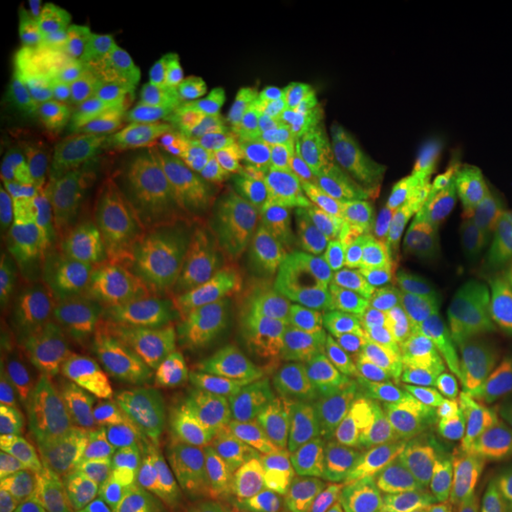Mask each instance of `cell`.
Segmentation results:
<instances>
[{"mask_svg":"<svg viewBox=\"0 0 512 512\" xmlns=\"http://www.w3.org/2000/svg\"><path fill=\"white\" fill-rule=\"evenodd\" d=\"M72 12L76 38L83 48L95 55L102 34H105L107 19H110V15H105V3L102 0H72Z\"/></svg>","mask_w":512,"mask_h":512,"instance_id":"obj_35","label":"cell"},{"mask_svg":"<svg viewBox=\"0 0 512 512\" xmlns=\"http://www.w3.org/2000/svg\"><path fill=\"white\" fill-rule=\"evenodd\" d=\"M266 347L264 339L190 332L145 356L126 403L124 451L150 446L233 399Z\"/></svg>","mask_w":512,"mask_h":512,"instance_id":"obj_2","label":"cell"},{"mask_svg":"<svg viewBox=\"0 0 512 512\" xmlns=\"http://www.w3.org/2000/svg\"><path fill=\"white\" fill-rule=\"evenodd\" d=\"M430 325L434 316L422 306H330L268 344L264 356L273 368L294 377L354 368L380 370L408 337Z\"/></svg>","mask_w":512,"mask_h":512,"instance_id":"obj_4","label":"cell"},{"mask_svg":"<svg viewBox=\"0 0 512 512\" xmlns=\"http://www.w3.org/2000/svg\"><path fill=\"white\" fill-rule=\"evenodd\" d=\"M60 204L62 214L72 223L76 238L95 261L133 249L131 197L114 190L88 188V185L50 183L36 174Z\"/></svg>","mask_w":512,"mask_h":512,"instance_id":"obj_17","label":"cell"},{"mask_svg":"<svg viewBox=\"0 0 512 512\" xmlns=\"http://www.w3.org/2000/svg\"><path fill=\"white\" fill-rule=\"evenodd\" d=\"M0 512H34V498L8 465L0 470Z\"/></svg>","mask_w":512,"mask_h":512,"instance_id":"obj_37","label":"cell"},{"mask_svg":"<svg viewBox=\"0 0 512 512\" xmlns=\"http://www.w3.org/2000/svg\"><path fill=\"white\" fill-rule=\"evenodd\" d=\"M297 266L313 264H292V261L271 259V256L245 247L242 242H230L219 252L209 254L200 264L192 266L190 275L181 283L174 304L176 328L195 332L204 320L214 316L216 311L233 302V299H238L240 294L252 290L268 275Z\"/></svg>","mask_w":512,"mask_h":512,"instance_id":"obj_10","label":"cell"},{"mask_svg":"<svg viewBox=\"0 0 512 512\" xmlns=\"http://www.w3.org/2000/svg\"><path fill=\"white\" fill-rule=\"evenodd\" d=\"M396 354L415 382L451 399L475 366V351L451 330L437 325L415 332L396 349Z\"/></svg>","mask_w":512,"mask_h":512,"instance_id":"obj_23","label":"cell"},{"mask_svg":"<svg viewBox=\"0 0 512 512\" xmlns=\"http://www.w3.org/2000/svg\"><path fill=\"white\" fill-rule=\"evenodd\" d=\"M437 278H491L512 287V245L489 249V252L458 256Z\"/></svg>","mask_w":512,"mask_h":512,"instance_id":"obj_33","label":"cell"},{"mask_svg":"<svg viewBox=\"0 0 512 512\" xmlns=\"http://www.w3.org/2000/svg\"><path fill=\"white\" fill-rule=\"evenodd\" d=\"M19 242L24 254L57 283L67 287L91 285L98 261L83 249L60 204L38 178L31 185L19 223Z\"/></svg>","mask_w":512,"mask_h":512,"instance_id":"obj_15","label":"cell"},{"mask_svg":"<svg viewBox=\"0 0 512 512\" xmlns=\"http://www.w3.org/2000/svg\"><path fill=\"white\" fill-rule=\"evenodd\" d=\"M337 221L297 204L249 202L238 240L254 252L292 264H313L320 240L335 233Z\"/></svg>","mask_w":512,"mask_h":512,"instance_id":"obj_18","label":"cell"},{"mask_svg":"<svg viewBox=\"0 0 512 512\" xmlns=\"http://www.w3.org/2000/svg\"><path fill=\"white\" fill-rule=\"evenodd\" d=\"M437 275L418 268H396L349 259L325 275L316 285V299L330 306L351 309H384L396 306L401 299H418Z\"/></svg>","mask_w":512,"mask_h":512,"instance_id":"obj_20","label":"cell"},{"mask_svg":"<svg viewBox=\"0 0 512 512\" xmlns=\"http://www.w3.org/2000/svg\"><path fill=\"white\" fill-rule=\"evenodd\" d=\"M290 114L280 88L230 83L200 152L216 166L238 162L259 150Z\"/></svg>","mask_w":512,"mask_h":512,"instance_id":"obj_14","label":"cell"},{"mask_svg":"<svg viewBox=\"0 0 512 512\" xmlns=\"http://www.w3.org/2000/svg\"><path fill=\"white\" fill-rule=\"evenodd\" d=\"M240 512H323L285 444H268L245 479Z\"/></svg>","mask_w":512,"mask_h":512,"instance_id":"obj_22","label":"cell"},{"mask_svg":"<svg viewBox=\"0 0 512 512\" xmlns=\"http://www.w3.org/2000/svg\"><path fill=\"white\" fill-rule=\"evenodd\" d=\"M93 290L110 316L126 328H147L176 304L178 275L169 261L126 249L95 266Z\"/></svg>","mask_w":512,"mask_h":512,"instance_id":"obj_11","label":"cell"},{"mask_svg":"<svg viewBox=\"0 0 512 512\" xmlns=\"http://www.w3.org/2000/svg\"><path fill=\"white\" fill-rule=\"evenodd\" d=\"M214 171L216 164L200 150H181L143 185L138 200L178 211L209 183Z\"/></svg>","mask_w":512,"mask_h":512,"instance_id":"obj_29","label":"cell"},{"mask_svg":"<svg viewBox=\"0 0 512 512\" xmlns=\"http://www.w3.org/2000/svg\"><path fill=\"white\" fill-rule=\"evenodd\" d=\"M444 228L458 256L489 252L512 238V202L503 192H467L444 216Z\"/></svg>","mask_w":512,"mask_h":512,"instance_id":"obj_25","label":"cell"},{"mask_svg":"<svg viewBox=\"0 0 512 512\" xmlns=\"http://www.w3.org/2000/svg\"><path fill=\"white\" fill-rule=\"evenodd\" d=\"M166 100H169L166 74L147 76V79L126 83V86L110 88L105 95V105L98 114L124 121V124L162 128L164 131Z\"/></svg>","mask_w":512,"mask_h":512,"instance_id":"obj_31","label":"cell"},{"mask_svg":"<svg viewBox=\"0 0 512 512\" xmlns=\"http://www.w3.org/2000/svg\"><path fill=\"white\" fill-rule=\"evenodd\" d=\"M178 53V38L157 19L133 8L110 12L95 62L105 88H119L147 76L169 74Z\"/></svg>","mask_w":512,"mask_h":512,"instance_id":"obj_13","label":"cell"},{"mask_svg":"<svg viewBox=\"0 0 512 512\" xmlns=\"http://www.w3.org/2000/svg\"><path fill=\"white\" fill-rule=\"evenodd\" d=\"M169 100L164 110V133L185 150H200L230 81L219 64L176 62L166 74Z\"/></svg>","mask_w":512,"mask_h":512,"instance_id":"obj_19","label":"cell"},{"mask_svg":"<svg viewBox=\"0 0 512 512\" xmlns=\"http://www.w3.org/2000/svg\"><path fill=\"white\" fill-rule=\"evenodd\" d=\"M351 259L368 264L418 268L439 275L458 259L444 221L425 216H396L368 207L358 211L351 228Z\"/></svg>","mask_w":512,"mask_h":512,"instance_id":"obj_9","label":"cell"},{"mask_svg":"<svg viewBox=\"0 0 512 512\" xmlns=\"http://www.w3.org/2000/svg\"><path fill=\"white\" fill-rule=\"evenodd\" d=\"M373 375L411 427L444 512H512V451L503 441L479 427L451 396L387 366Z\"/></svg>","mask_w":512,"mask_h":512,"instance_id":"obj_3","label":"cell"},{"mask_svg":"<svg viewBox=\"0 0 512 512\" xmlns=\"http://www.w3.org/2000/svg\"><path fill=\"white\" fill-rule=\"evenodd\" d=\"M3 448L8 456L43 453L69 463H86L57 377L41 370H27L17 377L3 408Z\"/></svg>","mask_w":512,"mask_h":512,"instance_id":"obj_8","label":"cell"},{"mask_svg":"<svg viewBox=\"0 0 512 512\" xmlns=\"http://www.w3.org/2000/svg\"><path fill=\"white\" fill-rule=\"evenodd\" d=\"M83 505H86V512H128L114 470L100 475L93 489L83 496Z\"/></svg>","mask_w":512,"mask_h":512,"instance_id":"obj_36","label":"cell"},{"mask_svg":"<svg viewBox=\"0 0 512 512\" xmlns=\"http://www.w3.org/2000/svg\"><path fill=\"white\" fill-rule=\"evenodd\" d=\"M290 453L323 512H444L411 427L375 375L332 396Z\"/></svg>","mask_w":512,"mask_h":512,"instance_id":"obj_1","label":"cell"},{"mask_svg":"<svg viewBox=\"0 0 512 512\" xmlns=\"http://www.w3.org/2000/svg\"><path fill=\"white\" fill-rule=\"evenodd\" d=\"M453 401L486 432L501 434L512 418V370L475 356Z\"/></svg>","mask_w":512,"mask_h":512,"instance_id":"obj_26","label":"cell"},{"mask_svg":"<svg viewBox=\"0 0 512 512\" xmlns=\"http://www.w3.org/2000/svg\"><path fill=\"white\" fill-rule=\"evenodd\" d=\"M460 200L458 174L448 155V140L441 133H422V155L418 166L415 214L444 221Z\"/></svg>","mask_w":512,"mask_h":512,"instance_id":"obj_27","label":"cell"},{"mask_svg":"<svg viewBox=\"0 0 512 512\" xmlns=\"http://www.w3.org/2000/svg\"><path fill=\"white\" fill-rule=\"evenodd\" d=\"M501 441L512 451V418H510L508 425H505L503 430H501Z\"/></svg>","mask_w":512,"mask_h":512,"instance_id":"obj_40","label":"cell"},{"mask_svg":"<svg viewBox=\"0 0 512 512\" xmlns=\"http://www.w3.org/2000/svg\"><path fill=\"white\" fill-rule=\"evenodd\" d=\"M79 439L83 460L95 472L112 470L114 446L124 430V382L107 356L72 354L57 361L55 370Z\"/></svg>","mask_w":512,"mask_h":512,"instance_id":"obj_7","label":"cell"},{"mask_svg":"<svg viewBox=\"0 0 512 512\" xmlns=\"http://www.w3.org/2000/svg\"><path fill=\"white\" fill-rule=\"evenodd\" d=\"M233 448V432L200 420L138 451H124L112 470L128 512H202Z\"/></svg>","mask_w":512,"mask_h":512,"instance_id":"obj_6","label":"cell"},{"mask_svg":"<svg viewBox=\"0 0 512 512\" xmlns=\"http://www.w3.org/2000/svg\"><path fill=\"white\" fill-rule=\"evenodd\" d=\"M313 266L285 268L256 283L252 290L223 306L214 316L204 320L195 332L202 335H228L264 339L268 335L294 330L302 320L313 297Z\"/></svg>","mask_w":512,"mask_h":512,"instance_id":"obj_12","label":"cell"},{"mask_svg":"<svg viewBox=\"0 0 512 512\" xmlns=\"http://www.w3.org/2000/svg\"><path fill=\"white\" fill-rule=\"evenodd\" d=\"M245 190L249 202L297 204L339 221L351 200V176L323 133L290 114L252 155L219 166Z\"/></svg>","mask_w":512,"mask_h":512,"instance_id":"obj_5","label":"cell"},{"mask_svg":"<svg viewBox=\"0 0 512 512\" xmlns=\"http://www.w3.org/2000/svg\"><path fill=\"white\" fill-rule=\"evenodd\" d=\"M83 496H31V498H34V512H86Z\"/></svg>","mask_w":512,"mask_h":512,"instance_id":"obj_38","label":"cell"},{"mask_svg":"<svg viewBox=\"0 0 512 512\" xmlns=\"http://www.w3.org/2000/svg\"><path fill=\"white\" fill-rule=\"evenodd\" d=\"M10 470L31 496H83L105 475L86 463H69L43 453H10Z\"/></svg>","mask_w":512,"mask_h":512,"instance_id":"obj_28","label":"cell"},{"mask_svg":"<svg viewBox=\"0 0 512 512\" xmlns=\"http://www.w3.org/2000/svg\"><path fill=\"white\" fill-rule=\"evenodd\" d=\"M422 155V133L408 138L399 150L384 159L373 181V207L387 214H415L418 166Z\"/></svg>","mask_w":512,"mask_h":512,"instance_id":"obj_30","label":"cell"},{"mask_svg":"<svg viewBox=\"0 0 512 512\" xmlns=\"http://www.w3.org/2000/svg\"><path fill=\"white\" fill-rule=\"evenodd\" d=\"M48 93L60 119L95 117L105 105V81L91 50L60 19L48 22Z\"/></svg>","mask_w":512,"mask_h":512,"instance_id":"obj_21","label":"cell"},{"mask_svg":"<svg viewBox=\"0 0 512 512\" xmlns=\"http://www.w3.org/2000/svg\"><path fill=\"white\" fill-rule=\"evenodd\" d=\"M460 339H463L475 354L501 347V344L512 339V292L508 294V299H505L501 309H498L494 316H489L482 325H477V328L460 335Z\"/></svg>","mask_w":512,"mask_h":512,"instance_id":"obj_34","label":"cell"},{"mask_svg":"<svg viewBox=\"0 0 512 512\" xmlns=\"http://www.w3.org/2000/svg\"><path fill=\"white\" fill-rule=\"evenodd\" d=\"M249 209V197L226 171L216 166L209 183L188 204L176 211L178 247L176 254L188 264H200L238 240L240 226Z\"/></svg>","mask_w":512,"mask_h":512,"instance_id":"obj_16","label":"cell"},{"mask_svg":"<svg viewBox=\"0 0 512 512\" xmlns=\"http://www.w3.org/2000/svg\"><path fill=\"white\" fill-rule=\"evenodd\" d=\"M479 358H484V361H491V363H498V366L512 370V339L508 342L501 344V347L491 349V351H482V354H475Z\"/></svg>","mask_w":512,"mask_h":512,"instance_id":"obj_39","label":"cell"},{"mask_svg":"<svg viewBox=\"0 0 512 512\" xmlns=\"http://www.w3.org/2000/svg\"><path fill=\"white\" fill-rule=\"evenodd\" d=\"M131 233L136 252L159 256L176 252L178 221L176 211L136 200L131 207Z\"/></svg>","mask_w":512,"mask_h":512,"instance_id":"obj_32","label":"cell"},{"mask_svg":"<svg viewBox=\"0 0 512 512\" xmlns=\"http://www.w3.org/2000/svg\"><path fill=\"white\" fill-rule=\"evenodd\" d=\"M510 292V285L491 278H437L415 302L460 337L494 316Z\"/></svg>","mask_w":512,"mask_h":512,"instance_id":"obj_24","label":"cell"}]
</instances>
